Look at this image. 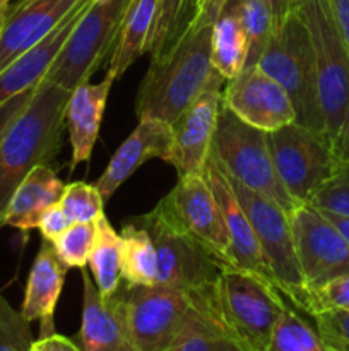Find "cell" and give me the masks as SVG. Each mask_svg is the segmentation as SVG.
I'll return each mask as SVG.
<instances>
[{
  "instance_id": "31",
  "label": "cell",
  "mask_w": 349,
  "mask_h": 351,
  "mask_svg": "<svg viewBox=\"0 0 349 351\" xmlns=\"http://www.w3.org/2000/svg\"><path fill=\"white\" fill-rule=\"evenodd\" d=\"M267 351H325L315 328H311L300 312L287 305L274 331Z\"/></svg>"
},
{
  "instance_id": "24",
  "label": "cell",
  "mask_w": 349,
  "mask_h": 351,
  "mask_svg": "<svg viewBox=\"0 0 349 351\" xmlns=\"http://www.w3.org/2000/svg\"><path fill=\"white\" fill-rule=\"evenodd\" d=\"M212 67L224 77H236L243 71L248 55V38L238 10V0H224L218 19L212 24Z\"/></svg>"
},
{
  "instance_id": "47",
  "label": "cell",
  "mask_w": 349,
  "mask_h": 351,
  "mask_svg": "<svg viewBox=\"0 0 349 351\" xmlns=\"http://www.w3.org/2000/svg\"><path fill=\"white\" fill-rule=\"evenodd\" d=\"M9 7H10V5H3V3H0V14H2V12H5V10L9 9Z\"/></svg>"
},
{
  "instance_id": "46",
  "label": "cell",
  "mask_w": 349,
  "mask_h": 351,
  "mask_svg": "<svg viewBox=\"0 0 349 351\" xmlns=\"http://www.w3.org/2000/svg\"><path fill=\"white\" fill-rule=\"evenodd\" d=\"M7 10H9V9H7ZM7 10H5V12H2V14H0V29H2L3 23H5V17H7Z\"/></svg>"
},
{
  "instance_id": "22",
  "label": "cell",
  "mask_w": 349,
  "mask_h": 351,
  "mask_svg": "<svg viewBox=\"0 0 349 351\" xmlns=\"http://www.w3.org/2000/svg\"><path fill=\"white\" fill-rule=\"evenodd\" d=\"M68 267L58 257L55 245L43 239L27 276L21 314L29 322H41V338L53 335V315Z\"/></svg>"
},
{
  "instance_id": "37",
  "label": "cell",
  "mask_w": 349,
  "mask_h": 351,
  "mask_svg": "<svg viewBox=\"0 0 349 351\" xmlns=\"http://www.w3.org/2000/svg\"><path fill=\"white\" fill-rule=\"evenodd\" d=\"M325 351H349V312L328 311L311 315Z\"/></svg>"
},
{
  "instance_id": "28",
  "label": "cell",
  "mask_w": 349,
  "mask_h": 351,
  "mask_svg": "<svg viewBox=\"0 0 349 351\" xmlns=\"http://www.w3.org/2000/svg\"><path fill=\"white\" fill-rule=\"evenodd\" d=\"M197 0H159L156 24L151 34V58L166 55L197 21Z\"/></svg>"
},
{
  "instance_id": "2",
  "label": "cell",
  "mask_w": 349,
  "mask_h": 351,
  "mask_svg": "<svg viewBox=\"0 0 349 351\" xmlns=\"http://www.w3.org/2000/svg\"><path fill=\"white\" fill-rule=\"evenodd\" d=\"M212 24H195L187 34L151 65L135 98L137 117L173 123L201 95L212 72Z\"/></svg>"
},
{
  "instance_id": "48",
  "label": "cell",
  "mask_w": 349,
  "mask_h": 351,
  "mask_svg": "<svg viewBox=\"0 0 349 351\" xmlns=\"http://www.w3.org/2000/svg\"><path fill=\"white\" fill-rule=\"evenodd\" d=\"M0 3H3V5H9L10 0H0Z\"/></svg>"
},
{
  "instance_id": "25",
  "label": "cell",
  "mask_w": 349,
  "mask_h": 351,
  "mask_svg": "<svg viewBox=\"0 0 349 351\" xmlns=\"http://www.w3.org/2000/svg\"><path fill=\"white\" fill-rule=\"evenodd\" d=\"M159 0H132L120 31L118 43L109 57L108 74L120 79L127 69L149 51L151 34L156 24Z\"/></svg>"
},
{
  "instance_id": "10",
  "label": "cell",
  "mask_w": 349,
  "mask_h": 351,
  "mask_svg": "<svg viewBox=\"0 0 349 351\" xmlns=\"http://www.w3.org/2000/svg\"><path fill=\"white\" fill-rule=\"evenodd\" d=\"M277 177L298 204H310L337 167L334 144L325 134L291 122L267 132Z\"/></svg>"
},
{
  "instance_id": "5",
  "label": "cell",
  "mask_w": 349,
  "mask_h": 351,
  "mask_svg": "<svg viewBox=\"0 0 349 351\" xmlns=\"http://www.w3.org/2000/svg\"><path fill=\"white\" fill-rule=\"evenodd\" d=\"M294 12L310 36L325 134L334 144L349 110V47L328 0H300Z\"/></svg>"
},
{
  "instance_id": "34",
  "label": "cell",
  "mask_w": 349,
  "mask_h": 351,
  "mask_svg": "<svg viewBox=\"0 0 349 351\" xmlns=\"http://www.w3.org/2000/svg\"><path fill=\"white\" fill-rule=\"evenodd\" d=\"M29 324L0 291V351H31L36 339Z\"/></svg>"
},
{
  "instance_id": "39",
  "label": "cell",
  "mask_w": 349,
  "mask_h": 351,
  "mask_svg": "<svg viewBox=\"0 0 349 351\" xmlns=\"http://www.w3.org/2000/svg\"><path fill=\"white\" fill-rule=\"evenodd\" d=\"M70 223L72 221L68 219V216L65 215L60 202H55L53 206H50V208L43 213V216H41L40 219V225H38V230H40L44 240L55 242V240L68 228Z\"/></svg>"
},
{
  "instance_id": "11",
  "label": "cell",
  "mask_w": 349,
  "mask_h": 351,
  "mask_svg": "<svg viewBox=\"0 0 349 351\" xmlns=\"http://www.w3.org/2000/svg\"><path fill=\"white\" fill-rule=\"evenodd\" d=\"M130 336L139 351H166L183 335L195 305L190 295L164 285L118 287Z\"/></svg>"
},
{
  "instance_id": "49",
  "label": "cell",
  "mask_w": 349,
  "mask_h": 351,
  "mask_svg": "<svg viewBox=\"0 0 349 351\" xmlns=\"http://www.w3.org/2000/svg\"><path fill=\"white\" fill-rule=\"evenodd\" d=\"M166 351H170V350H166Z\"/></svg>"
},
{
  "instance_id": "29",
  "label": "cell",
  "mask_w": 349,
  "mask_h": 351,
  "mask_svg": "<svg viewBox=\"0 0 349 351\" xmlns=\"http://www.w3.org/2000/svg\"><path fill=\"white\" fill-rule=\"evenodd\" d=\"M170 351H246L209 312L195 307L183 335Z\"/></svg>"
},
{
  "instance_id": "44",
  "label": "cell",
  "mask_w": 349,
  "mask_h": 351,
  "mask_svg": "<svg viewBox=\"0 0 349 351\" xmlns=\"http://www.w3.org/2000/svg\"><path fill=\"white\" fill-rule=\"evenodd\" d=\"M334 151L337 161H349V110L334 141Z\"/></svg>"
},
{
  "instance_id": "12",
  "label": "cell",
  "mask_w": 349,
  "mask_h": 351,
  "mask_svg": "<svg viewBox=\"0 0 349 351\" xmlns=\"http://www.w3.org/2000/svg\"><path fill=\"white\" fill-rule=\"evenodd\" d=\"M294 250L307 291L339 276H349V245L324 213L310 204L289 211Z\"/></svg>"
},
{
  "instance_id": "27",
  "label": "cell",
  "mask_w": 349,
  "mask_h": 351,
  "mask_svg": "<svg viewBox=\"0 0 349 351\" xmlns=\"http://www.w3.org/2000/svg\"><path fill=\"white\" fill-rule=\"evenodd\" d=\"M96 232L89 252V269L103 297H109L122 283L120 274V233L105 215L94 221Z\"/></svg>"
},
{
  "instance_id": "38",
  "label": "cell",
  "mask_w": 349,
  "mask_h": 351,
  "mask_svg": "<svg viewBox=\"0 0 349 351\" xmlns=\"http://www.w3.org/2000/svg\"><path fill=\"white\" fill-rule=\"evenodd\" d=\"M36 88H31L27 89V91L19 93V95L12 96V98L7 99V101H3L2 105H0V144L5 139L7 132H9L12 123L17 120V117H19L21 113L24 112V108L29 105Z\"/></svg>"
},
{
  "instance_id": "8",
  "label": "cell",
  "mask_w": 349,
  "mask_h": 351,
  "mask_svg": "<svg viewBox=\"0 0 349 351\" xmlns=\"http://www.w3.org/2000/svg\"><path fill=\"white\" fill-rule=\"evenodd\" d=\"M212 149L222 167L252 191L272 199L287 213L298 204L277 177L270 156L267 132L243 122L228 106L219 108Z\"/></svg>"
},
{
  "instance_id": "4",
  "label": "cell",
  "mask_w": 349,
  "mask_h": 351,
  "mask_svg": "<svg viewBox=\"0 0 349 351\" xmlns=\"http://www.w3.org/2000/svg\"><path fill=\"white\" fill-rule=\"evenodd\" d=\"M257 65L287 93L296 115L294 122L325 134L313 48L303 21L294 10L283 26L274 31Z\"/></svg>"
},
{
  "instance_id": "15",
  "label": "cell",
  "mask_w": 349,
  "mask_h": 351,
  "mask_svg": "<svg viewBox=\"0 0 349 351\" xmlns=\"http://www.w3.org/2000/svg\"><path fill=\"white\" fill-rule=\"evenodd\" d=\"M222 105L260 130H276L294 122V108L283 86L259 65L243 67L222 88Z\"/></svg>"
},
{
  "instance_id": "18",
  "label": "cell",
  "mask_w": 349,
  "mask_h": 351,
  "mask_svg": "<svg viewBox=\"0 0 349 351\" xmlns=\"http://www.w3.org/2000/svg\"><path fill=\"white\" fill-rule=\"evenodd\" d=\"M82 276V326L79 343L82 351H139L123 314L118 290L103 297L91 273L81 269Z\"/></svg>"
},
{
  "instance_id": "17",
  "label": "cell",
  "mask_w": 349,
  "mask_h": 351,
  "mask_svg": "<svg viewBox=\"0 0 349 351\" xmlns=\"http://www.w3.org/2000/svg\"><path fill=\"white\" fill-rule=\"evenodd\" d=\"M159 158L171 163L173 158V129L166 120L140 117L139 123L122 146L116 149L101 177L94 182L105 202L112 199L116 189L132 177L146 161Z\"/></svg>"
},
{
  "instance_id": "45",
  "label": "cell",
  "mask_w": 349,
  "mask_h": 351,
  "mask_svg": "<svg viewBox=\"0 0 349 351\" xmlns=\"http://www.w3.org/2000/svg\"><path fill=\"white\" fill-rule=\"evenodd\" d=\"M318 211H320V209H318ZM322 213H324L325 218H327L328 221L337 228V232L341 233L342 239H344L346 243L349 245V216H341V215H334V213H325V211Z\"/></svg>"
},
{
  "instance_id": "32",
  "label": "cell",
  "mask_w": 349,
  "mask_h": 351,
  "mask_svg": "<svg viewBox=\"0 0 349 351\" xmlns=\"http://www.w3.org/2000/svg\"><path fill=\"white\" fill-rule=\"evenodd\" d=\"M60 204L72 223H94L105 215V199L94 184L72 182L65 185Z\"/></svg>"
},
{
  "instance_id": "33",
  "label": "cell",
  "mask_w": 349,
  "mask_h": 351,
  "mask_svg": "<svg viewBox=\"0 0 349 351\" xmlns=\"http://www.w3.org/2000/svg\"><path fill=\"white\" fill-rule=\"evenodd\" d=\"M94 223H70L68 228L55 242H51L60 261L68 269L70 267H77V269L86 267L92 240H94Z\"/></svg>"
},
{
  "instance_id": "1",
  "label": "cell",
  "mask_w": 349,
  "mask_h": 351,
  "mask_svg": "<svg viewBox=\"0 0 349 351\" xmlns=\"http://www.w3.org/2000/svg\"><path fill=\"white\" fill-rule=\"evenodd\" d=\"M68 96V89L43 79L0 144V228L21 182L34 167L48 165L60 151Z\"/></svg>"
},
{
  "instance_id": "41",
  "label": "cell",
  "mask_w": 349,
  "mask_h": 351,
  "mask_svg": "<svg viewBox=\"0 0 349 351\" xmlns=\"http://www.w3.org/2000/svg\"><path fill=\"white\" fill-rule=\"evenodd\" d=\"M269 5L270 12L274 17V31L279 29L284 24V21L293 14L294 7L300 0H263Z\"/></svg>"
},
{
  "instance_id": "43",
  "label": "cell",
  "mask_w": 349,
  "mask_h": 351,
  "mask_svg": "<svg viewBox=\"0 0 349 351\" xmlns=\"http://www.w3.org/2000/svg\"><path fill=\"white\" fill-rule=\"evenodd\" d=\"M222 2L224 0H197L198 14L195 24H214L221 12Z\"/></svg>"
},
{
  "instance_id": "16",
  "label": "cell",
  "mask_w": 349,
  "mask_h": 351,
  "mask_svg": "<svg viewBox=\"0 0 349 351\" xmlns=\"http://www.w3.org/2000/svg\"><path fill=\"white\" fill-rule=\"evenodd\" d=\"M202 173L221 208L222 218H224L226 228H228L231 267L259 274L272 283V276H270V271L263 259L262 249H260V243L252 228V223H250L243 206L240 204L238 197L226 177L224 167L221 165L214 149H211L209 153Z\"/></svg>"
},
{
  "instance_id": "7",
  "label": "cell",
  "mask_w": 349,
  "mask_h": 351,
  "mask_svg": "<svg viewBox=\"0 0 349 351\" xmlns=\"http://www.w3.org/2000/svg\"><path fill=\"white\" fill-rule=\"evenodd\" d=\"M222 165V163H221ZM226 177L245 209L257 240L262 249L263 259L272 276V283L284 300L296 311L305 312L307 304V285L298 264L294 250L293 230L289 223V213L272 199L252 191L236 180L224 168Z\"/></svg>"
},
{
  "instance_id": "30",
  "label": "cell",
  "mask_w": 349,
  "mask_h": 351,
  "mask_svg": "<svg viewBox=\"0 0 349 351\" xmlns=\"http://www.w3.org/2000/svg\"><path fill=\"white\" fill-rule=\"evenodd\" d=\"M238 10L248 38L246 64L257 65L274 34V17L263 0H238Z\"/></svg>"
},
{
  "instance_id": "50",
  "label": "cell",
  "mask_w": 349,
  "mask_h": 351,
  "mask_svg": "<svg viewBox=\"0 0 349 351\" xmlns=\"http://www.w3.org/2000/svg\"><path fill=\"white\" fill-rule=\"evenodd\" d=\"M222 3H224V2H222Z\"/></svg>"
},
{
  "instance_id": "26",
  "label": "cell",
  "mask_w": 349,
  "mask_h": 351,
  "mask_svg": "<svg viewBox=\"0 0 349 351\" xmlns=\"http://www.w3.org/2000/svg\"><path fill=\"white\" fill-rule=\"evenodd\" d=\"M120 274L129 285H154L157 276V256L149 232L137 219L120 232Z\"/></svg>"
},
{
  "instance_id": "20",
  "label": "cell",
  "mask_w": 349,
  "mask_h": 351,
  "mask_svg": "<svg viewBox=\"0 0 349 351\" xmlns=\"http://www.w3.org/2000/svg\"><path fill=\"white\" fill-rule=\"evenodd\" d=\"M91 2L92 0H82L48 36L24 51L9 67L0 72V105L19 93L36 88L47 77L48 71L62 53L72 31L75 29Z\"/></svg>"
},
{
  "instance_id": "9",
  "label": "cell",
  "mask_w": 349,
  "mask_h": 351,
  "mask_svg": "<svg viewBox=\"0 0 349 351\" xmlns=\"http://www.w3.org/2000/svg\"><path fill=\"white\" fill-rule=\"evenodd\" d=\"M130 3L132 0H92L44 79L70 93L89 81L115 50Z\"/></svg>"
},
{
  "instance_id": "36",
  "label": "cell",
  "mask_w": 349,
  "mask_h": 351,
  "mask_svg": "<svg viewBox=\"0 0 349 351\" xmlns=\"http://www.w3.org/2000/svg\"><path fill=\"white\" fill-rule=\"evenodd\" d=\"M328 311L349 312V276H339L307 291L305 314L311 315Z\"/></svg>"
},
{
  "instance_id": "19",
  "label": "cell",
  "mask_w": 349,
  "mask_h": 351,
  "mask_svg": "<svg viewBox=\"0 0 349 351\" xmlns=\"http://www.w3.org/2000/svg\"><path fill=\"white\" fill-rule=\"evenodd\" d=\"M82 0H21L0 29V72L40 43Z\"/></svg>"
},
{
  "instance_id": "3",
  "label": "cell",
  "mask_w": 349,
  "mask_h": 351,
  "mask_svg": "<svg viewBox=\"0 0 349 351\" xmlns=\"http://www.w3.org/2000/svg\"><path fill=\"white\" fill-rule=\"evenodd\" d=\"M246 351H267L287 304L270 281L248 271L224 267L211 293L194 298Z\"/></svg>"
},
{
  "instance_id": "42",
  "label": "cell",
  "mask_w": 349,
  "mask_h": 351,
  "mask_svg": "<svg viewBox=\"0 0 349 351\" xmlns=\"http://www.w3.org/2000/svg\"><path fill=\"white\" fill-rule=\"evenodd\" d=\"M339 29L349 47V0H328Z\"/></svg>"
},
{
  "instance_id": "23",
  "label": "cell",
  "mask_w": 349,
  "mask_h": 351,
  "mask_svg": "<svg viewBox=\"0 0 349 351\" xmlns=\"http://www.w3.org/2000/svg\"><path fill=\"white\" fill-rule=\"evenodd\" d=\"M64 191L65 184L57 173L48 165H38L14 191L3 215V226H12L19 232L38 228L43 213L60 202Z\"/></svg>"
},
{
  "instance_id": "35",
  "label": "cell",
  "mask_w": 349,
  "mask_h": 351,
  "mask_svg": "<svg viewBox=\"0 0 349 351\" xmlns=\"http://www.w3.org/2000/svg\"><path fill=\"white\" fill-rule=\"evenodd\" d=\"M310 206L325 213L349 216V161H339L334 175L313 195Z\"/></svg>"
},
{
  "instance_id": "21",
  "label": "cell",
  "mask_w": 349,
  "mask_h": 351,
  "mask_svg": "<svg viewBox=\"0 0 349 351\" xmlns=\"http://www.w3.org/2000/svg\"><path fill=\"white\" fill-rule=\"evenodd\" d=\"M113 82L115 77L106 72V77L101 82H82L68 96L65 127L72 147L70 171L91 158Z\"/></svg>"
},
{
  "instance_id": "14",
  "label": "cell",
  "mask_w": 349,
  "mask_h": 351,
  "mask_svg": "<svg viewBox=\"0 0 349 351\" xmlns=\"http://www.w3.org/2000/svg\"><path fill=\"white\" fill-rule=\"evenodd\" d=\"M224 82V77L212 69L201 95L171 123L173 158L170 165L178 171V177L202 173L204 170L212 149Z\"/></svg>"
},
{
  "instance_id": "13",
  "label": "cell",
  "mask_w": 349,
  "mask_h": 351,
  "mask_svg": "<svg viewBox=\"0 0 349 351\" xmlns=\"http://www.w3.org/2000/svg\"><path fill=\"white\" fill-rule=\"evenodd\" d=\"M159 204L188 235L201 242L226 267H231L228 228L204 173L178 177L177 185Z\"/></svg>"
},
{
  "instance_id": "6",
  "label": "cell",
  "mask_w": 349,
  "mask_h": 351,
  "mask_svg": "<svg viewBox=\"0 0 349 351\" xmlns=\"http://www.w3.org/2000/svg\"><path fill=\"white\" fill-rule=\"evenodd\" d=\"M149 232L157 256L156 283L177 288L190 298L211 293L224 264L188 235L157 202L147 215L135 218Z\"/></svg>"
},
{
  "instance_id": "40",
  "label": "cell",
  "mask_w": 349,
  "mask_h": 351,
  "mask_svg": "<svg viewBox=\"0 0 349 351\" xmlns=\"http://www.w3.org/2000/svg\"><path fill=\"white\" fill-rule=\"evenodd\" d=\"M31 351H82V348L79 345H75L72 339L53 332V335L36 339L33 343Z\"/></svg>"
}]
</instances>
